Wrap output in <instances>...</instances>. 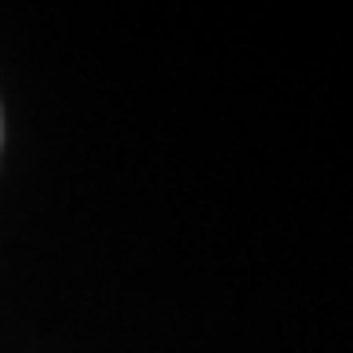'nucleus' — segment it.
<instances>
[{"label":"nucleus","mask_w":353,"mask_h":353,"mask_svg":"<svg viewBox=\"0 0 353 353\" xmlns=\"http://www.w3.org/2000/svg\"><path fill=\"white\" fill-rule=\"evenodd\" d=\"M0 138H4V122H0Z\"/></svg>","instance_id":"1"}]
</instances>
